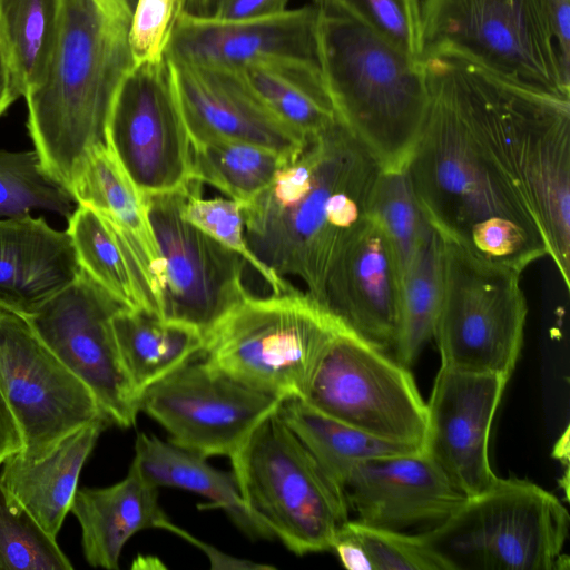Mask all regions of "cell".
<instances>
[{
  "label": "cell",
  "instance_id": "1",
  "mask_svg": "<svg viewBox=\"0 0 570 570\" xmlns=\"http://www.w3.org/2000/svg\"><path fill=\"white\" fill-rule=\"evenodd\" d=\"M422 62L429 107L405 164L421 210L444 240L521 274L549 255L541 226L483 137L454 58Z\"/></svg>",
  "mask_w": 570,
  "mask_h": 570
},
{
  "label": "cell",
  "instance_id": "2",
  "mask_svg": "<svg viewBox=\"0 0 570 570\" xmlns=\"http://www.w3.org/2000/svg\"><path fill=\"white\" fill-rule=\"evenodd\" d=\"M382 166L337 121L242 208L250 250L278 276L303 281L320 302L338 253L367 218Z\"/></svg>",
  "mask_w": 570,
  "mask_h": 570
},
{
  "label": "cell",
  "instance_id": "3",
  "mask_svg": "<svg viewBox=\"0 0 570 570\" xmlns=\"http://www.w3.org/2000/svg\"><path fill=\"white\" fill-rule=\"evenodd\" d=\"M130 18L129 9L110 0H62L46 72L23 96L33 149L69 191L90 154L107 146L111 105L134 66Z\"/></svg>",
  "mask_w": 570,
  "mask_h": 570
},
{
  "label": "cell",
  "instance_id": "4",
  "mask_svg": "<svg viewBox=\"0 0 570 570\" xmlns=\"http://www.w3.org/2000/svg\"><path fill=\"white\" fill-rule=\"evenodd\" d=\"M460 79L494 156L541 226L570 287V98L498 78L460 58Z\"/></svg>",
  "mask_w": 570,
  "mask_h": 570
},
{
  "label": "cell",
  "instance_id": "5",
  "mask_svg": "<svg viewBox=\"0 0 570 570\" xmlns=\"http://www.w3.org/2000/svg\"><path fill=\"white\" fill-rule=\"evenodd\" d=\"M315 9L320 66L340 121L382 167L405 165L429 107L422 59Z\"/></svg>",
  "mask_w": 570,
  "mask_h": 570
},
{
  "label": "cell",
  "instance_id": "6",
  "mask_svg": "<svg viewBox=\"0 0 570 570\" xmlns=\"http://www.w3.org/2000/svg\"><path fill=\"white\" fill-rule=\"evenodd\" d=\"M570 515L561 501L519 478H497L444 521L419 533L444 570L568 569Z\"/></svg>",
  "mask_w": 570,
  "mask_h": 570
},
{
  "label": "cell",
  "instance_id": "7",
  "mask_svg": "<svg viewBox=\"0 0 570 570\" xmlns=\"http://www.w3.org/2000/svg\"><path fill=\"white\" fill-rule=\"evenodd\" d=\"M345 332L325 307L294 287L266 298L247 296L206 335L200 355L253 389L304 399L325 353Z\"/></svg>",
  "mask_w": 570,
  "mask_h": 570
},
{
  "label": "cell",
  "instance_id": "8",
  "mask_svg": "<svg viewBox=\"0 0 570 570\" xmlns=\"http://www.w3.org/2000/svg\"><path fill=\"white\" fill-rule=\"evenodd\" d=\"M248 510L297 556L331 550L348 520L343 488L285 424L266 416L230 459Z\"/></svg>",
  "mask_w": 570,
  "mask_h": 570
},
{
  "label": "cell",
  "instance_id": "9",
  "mask_svg": "<svg viewBox=\"0 0 570 570\" xmlns=\"http://www.w3.org/2000/svg\"><path fill=\"white\" fill-rule=\"evenodd\" d=\"M422 57L449 53L533 90L570 98L535 0H421Z\"/></svg>",
  "mask_w": 570,
  "mask_h": 570
},
{
  "label": "cell",
  "instance_id": "10",
  "mask_svg": "<svg viewBox=\"0 0 570 570\" xmlns=\"http://www.w3.org/2000/svg\"><path fill=\"white\" fill-rule=\"evenodd\" d=\"M527 313L519 272L443 239L442 294L433 336L441 365L510 379L522 348Z\"/></svg>",
  "mask_w": 570,
  "mask_h": 570
},
{
  "label": "cell",
  "instance_id": "11",
  "mask_svg": "<svg viewBox=\"0 0 570 570\" xmlns=\"http://www.w3.org/2000/svg\"><path fill=\"white\" fill-rule=\"evenodd\" d=\"M302 400L373 438L424 450L428 405L409 367L351 331L332 343Z\"/></svg>",
  "mask_w": 570,
  "mask_h": 570
},
{
  "label": "cell",
  "instance_id": "12",
  "mask_svg": "<svg viewBox=\"0 0 570 570\" xmlns=\"http://www.w3.org/2000/svg\"><path fill=\"white\" fill-rule=\"evenodd\" d=\"M190 179L180 187L142 194L165 273L163 320L187 324L204 337L249 294L247 262L184 217Z\"/></svg>",
  "mask_w": 570,
  "mask_h": 570
},
{
  "label": "cell",
  "instance_id": "13",
  "mask_svg": "<svg viewBox=\"0 0 570 570\" xmlns=\"http://www.w3.org/2000/svg\"><path fill=\"white\" fill-rule=\"evenodd\" d=\"M284 400L253 389L204 357L184 363L146 389L139 409L169 441L206 459H232Z\"/></svg>",
  "mask_w": 570,
  "mask_h": 570
},
{
  "label": "cell",
  "instance_id": "14",
  "mask_svg": "<svg viewBox=\"0 0 570 570\" xmlns=\"http://www.w3.org/2000/svg\"><path fill=\"white\" fill-rule=\"evenodd\" d=\"M121 302L85 271L28 316L33 332L56 357L94 394L111 424H136L139 396L119 354L114 316Z\"/></svg>",
  "mask_w": 570,
  "mask_h": 570
},
{
  "label": "cell",
  "instance_id": "15",
  "mask_svg": "<svg viewBox=\"0 0 570 570\" xmlns=\"http://www.w3.org/2000/svg\"><path fill=\"white\" fill-rule=\"evenodd\" d=\"M0 392L22 434L20 455L29 461L45 458L78 429L107 419L91 391L41 342L26 318L3 309Z\"/></svg>",
  "mask_w": 570,
  "mask_h": 570
},
{
  "label": "cell",
  "instance_id": "16",
  "mask_svg": "<svg viewBox=\"0 0 570 570\" xmlns=\"http://www.w3.org/2000/svg\"><path fill=\"white\" fill-rule=\"evenodd\" d=\"M107 146L142 194L176 189L190 179L191 144L178 109L166 57L134 65L115 95Z\"/></svg>",
  "mask_w": 570,
  "mask_h": 570
},
{
  "label": "cell",
  "instance_id": "17",
  "mask_svg": "<svg viewBox=\"0 0 570 570\" xmlns=\"http://www.w3.org/2000/svg\"><path fill=\"white\" fill-rule=\"evenodd\" d=\"M509 377L441 365L428 405L424 451L466 497L497 480L489 440L494 414Z\"/></svg>",
  "mask_w": 570,
  "mask_h": 570
},
{
  "label": "cell",
  "instance_id": "18",
  "mask_svg": "<svg viewBox=\"0 0 570 570\" xmlns=\"http://www.w3.org/2000/svg\"><path fill=\"white\" fill-rule=\"evenodd\" d=\"M191 146L243 141L295 160L308 138L274 116L228 70L166 58Z\"/></svg>",
  "mask_w": 570,
  "mask_h": 570
},
{
  "label": "cell",
  "instance_id": "19",
  "mask_svg": "<svg viewBox=\"0 0 570 570\" xmlns=\"http://www.w3.org/2000/svg\"><path fill=\"white\" fill-rule=\"evenodd\" d=\"M401 292L396 254L367 216L335 258L318 303L350 331L386 352L396 341Z\"/></svg>",
  "mask_w": 570,
  "mask_h": 570
},
{
  "label": "cell",
  "instance_id": "20",
  "mask_svg": "<svg viewBox=\"0 0 570 570\" xmlns=\"http://www.w3.org/2000/svg\"><path fill=\"white\" fill-rule=\"evenodd\" d=\"M165 57L219 69L275 59L320 62L316 9L238 21L177 12Z\"/></svg>",
  "mask_w": 570,
  "mask_h": 570
},
{
  "label": "cell",
  "instance_id": "21",
  "mask_svg": "<svg viewBox=\"0 0 570 570\" xmlns=\"http://www.w3.org/2000/svg\"><path fill=\"white\" fill-rule=\"evenodd\" d=\"M343 490L356 520L396 531L430 529L466 499L424 450L364 460L351 470Z\"/></svg>",
  "mask_w": 570,
  "mask_h": 570
},
{
  "label": "cell",
  "instance_id": "22",
  "mask_svg": "<svg viewBox=\"0 0 570 570\" xmlns=\"http://www.w3.org/2000/svg\"><path fill=\"white\" fill-rule=\"evenodd\" d=\"M70 193L77 205L94 209L114 230L128 261L140 309L163 320L165 273L142 194L108 146L90 154Z\"/></svg>",
  "mask_w": 570,
  "mask_h": 570
},
{
  "label": "cell",
  "instance_id": "23",
  "mask_svg": "<svg viewBox=\"0 0 570 570\" xmlns=\"http://www.w3.org/2000/svg\"><path fill=\"white\" fill-rule=\"evenodd\" d=\"M80 272L67 230L30 214L0 218V309L27 318Z\"/></svg>",
  "mask_w": 570,
  "mask_h": 570
},
{
  "label": "cell",
  "instance_id": "24",
  "mask_svg": "<svg viewBox=\"0 0 570 570\" xmlns=\"http://www.w3.org/2000/svg\"><path fill=\"white\" fill-rule=\"evenodd\" d=\"M70 512L81 528L86 561L95 568L117 570L121 551L137 532L164 529L169 518L158 502V488L131 465L121 481L105 488H78Z\"/></svg>",
  "mask_w": 570,
  "mask_h": 570
},
{
  "label": "cell",
  "instance_id": "25",
  "mask_svg": "<svg viewBox=\"0 0 570 570\" xmlns=\"http://www.w3.org/2000/svg\"><path fill=\"white\" fill-rule=\"evenodd\" d=\"M110 424L99 419L78 429L38 461L17 453L3 462L0 482L49 535L57 538L70 511L81 469Z\"/></svg>",
  "mask_w": 570,
  "mask_h": 570
},
{
  "label": "cell",
  "instance_id": "26",
  "mask_svg": "<svg viewBox=\"0 0 570 570\" xmlns=\"http://www.w3.org/2000/svg\"><path fill=\"white\" fill-rule=\"evenodd\" d=\"M206 460L170 441L165 442L155 435L139 433L130 465L157 488H179L210 500L208 507L224 510L248 538L275 539L269 529L248 510L234 473L217 470Z\"/></svg>",
  "mask_w": 570,
  "mask_h": 570
},
{
  "label": "cell",
  "instance_id": "27",
  "mask_svg": "<svg viewBox=\"0 0 570 570\" xmlns=\"http://www.w3.org/2000/svg\"><path fill=\"white\" fill-rule=\"evenodd\" d=\"M225 70L274 116L307 138L340 121L318 61L275 59Z\"/></svg>",
  "mask_w": 570,
  "mask_h": 570
},
{
  "label": "cell",
  "instance_id": "28",
  "mask_svg": "<svg viewBox=\"0 0 570 570\" xmlns=\"http://www.w3.org/2000/svg\"><path fill=\"white\" fill-rule=\"evenodd\" d=\"M125 371L138 396L200 354L203 335L194 327L128 307L112 318Z\"/></svg>",
  "mask_w": 570,
  "mask_h": 570
},
{
  "label": "cell",
  "instance_id": "29",
  "mask_svg": "<svg viewBox=\"0 0 570 570\" xmlns=\"http://www.w3.org/2000/svg\"><path fill=\"white\" fill-rule=\"evenodd\" d=\"M277 412L342 488L351 470L364 460L420 450L373 438L315 410L302 399H285Z\"/></svg>",
  "mask_w": 570,
  "mask_h": 570
},
{
  "label": "cell",
  "instance_id": "30",
  "mask_svg": "<svg viewBox=\"0 0 570 570\" xmlns=\"http://www.w3.org/2000/svg\"><path fill=\"white\" fill-rule=\"evenodd\" d=\"M443 239L430 225L402 274L400 321L394 358L412 365L434 336L442 294Z\"/></svg>",
  "mask_w": 570,
  "mask_h": 570
},
{
  "label": "cell",
  "instance_id": "31",
  "mask_svg": "<svg viewBox=\"0 0 570 570\" xmlns=\"http://www.w3.org/2000/svg\"><path fill=\"white\" fill-rule=\"evenodd\" d=\"M288 161L243 141L215 140L191 146L190 179L217 188L243 206L258 196Z\"/></svg>",
  "mask_w": 570,
  "mask_h": 570
},
{
  "label": "cell",
  "instance_id": "32",
  "mask_svg": "<svg viewBox=\"0 0 570 570\" xmlns=\"http://www.w3.org/2000/svg\"><path fill=\"white\" fill-rule=\"evenodd\" d=\"M62 0H0V30L22 97L43 77Z\"/></svg>",
  "mask_w": 570,
  "mask_h": 570
},
{
  "label": "cell",
  "instance_id": "33",
  "mask_svg": "<svg viewBox=\"0 0 570 570\" xmlns=\"http://www.w3.org/2000/svg\"><path fill=\"white\" fill-rule=\"evenodd\" d=\"M67 233L81 269L125 306L140 309L128 261L107 222L94 209L77 205Z\"/></svg>",
  "mask_w": 570,
  "mask_h": 570
},
{
  "label": "cell",
  "instance_id": "34",
  "mask_svg": "<svg viewBox=\"0 0 570 570\" xmlns=\"http://www.w3.org/2000/svg\"><path fill=\"white\" fill-rule=\"evenodd\" d=\"M76 207L71 193L46 171L35 149H0V217L45 209L68 219Z\"/></svg>",
  "mask_w": 570,
  "mask_h": 570
},
{
  "label": "cell",
  "instance_id": "35",
  "mask_svg": "<svg viewBox=\"0 0 570 570\" xmlns=\"http://www.w3.org/2000/svg\"><path fill=\"white\" fill-rule=\"evenodd\" d=\"M367 216L386 235L403 274L429 226L405 165L381 168L371 195Z\"/></svg>",
  "mask_w": 570,
  "mask_h": 570
},
{
  "label": "cell",
  "instance_id": "36",
  "mask_svg": "<svg viewBox=\"0 0 570 570\" xmlns=\"http://www.w3.org/2000/svg\"><path fill=\"white\" fill-rule=\"evenodd\" d=\"M70 560L0 482V570H71Z\"/></svg>",
  "mask_w": 570,
  "mask_h": 570
},
{
  "label": "cell",
  "instance_id": "37",
  "mask_svg": "<svg viewBox=\"0 0 570 570\" xmlns=\"http://www.w3.org/2000/svg\"><path fill=\"white\" fill-rule=\"evenodd\" d=\"M314 7L358 24L413 59H422L421 0H314Z\"/></svg>",
  "mask_w": 570,
  "mask_h": 570
},
{
  "label": "cell",
  "instance_id": "38",
  "mask_svg": "<svg viewBox=\"0 0 570 570\" xmlns=\"http://www.w3.org/2000/svg\"><path fill=\"white\" fill-rule=\"evenodd\" d=\"M202 183L190 179V190L184 206V217L212 238L239 254L272 287L274 294L294 288L264 265L250 250L246 237L243 205L233 199L202 197Z\"/></svg>",
  "mask_w": 570,
  "mask_h": 570
},
{
  "label": "cell",
  "instance_id": "39",
  "mask_svg": "<svg viewBox=\"0 0 570 570\" xmlns=\"http://www.w3.org/2000/svg\"><path fill=\"white\" fill-rule=\"evenodd\" d=\"M343 528L360 546L368 570H444L420 534L412 535L350 519Z\"/></svg>",
  "mask_w": 570,
  "mask_h": 570
},
{
  "label": "cell",
  "instance_id": "40",
  "mask_svg": "<svg viewBox=\"0 0 570 570\" xmlns=\"http://www.w3.org/2000/svg\"><path fill=\"white\" fill-rule=\"evenodd\" d=\"M176 14V0H135L128 32L134 65L165 59Z\"/></svg>",
  "mask_w": 570,
  "mask_h": 570
},
{
  "label": "cell",
  "instance_id": "41",
  "mask_svg": "<svg viewBox=\"0 0 570 570\" xmlns=\"http://www.w3.org/2000/svg\"><path fill=\"white\" fill-rule=\"evenodd\" d=\"M563 70L570 75V0H535Z\"/></svg>",
  "mask_w": 570,
  "mask_h": 570
},
{
  "label": "cell",
  "instance_id": "42",
  "mask_svg": "<svg viewBox=\"0 0 570 570\" xmlns=\"http://www.w3.org/2000/svg\"><path fill=\"white\" fill-rule=\"evenodd\" d=\"M289 0H214L212 13L220 20L238 21L275 16L287 10Z\"/></svg>",
  "mask_w": 570,
  "mask_h": 570
},
{
  "label": "cell",
  "instance_id": "43",
  "mask_svg": "<svg viewBox=\"0 0 570 570\" xmlns=\"http://www.w3.org/2000/svg\"><path fill=\"white\" fill-rule=\"evenodd\" d=\"M164 530L174 532L175 534L184 538L188 542L193 543L197 548L202 549L203 552L208 557L210 561V568L212 569H273V566L268 564H261L255 563L249 560L238 559L235 557H232L229 554H226L224 552H220L216 548L206 544L202 542L200 540L196 539L181 528L175 525L169 520L165 527Z\"/></svg>",
  "mask_w": 570,
  "mask_h": 570
},
{
  "label": "cell",
  "instance_id": "44",
  "mask_svg": "<svg viewBox=\"0 0 570 570\" xmlns=\"http://www.w3.org/2000/svg\"><path fill=\"white\" fill-rule=\"evenodd\" d=\"M23 450L20 428L0 392V465Z\"/></svg>",
  "mask_w": 570,
  "mask_h": 570
},
{
  "label": "cell",
  "instance_id": "45",
  "mask_svg": "<svg viewBox=\"0 0 570 570\" xmlns=\"http://www.w3.org/2000/svg\"><path fill=\"white\" fill-rule=\"evenodd\" d=\"M21 97L22 92L14 76L0 30V117Z\"/></svg>",
  "mask_w": 570,
  "mask_h": 570
},
{
  "label": "cell",
  "instance_id": "46",
  "mask_svg": "<svg viewBox=\"0 0 570 570\" xmlns=\"http://www.w3.org/2000/svg\"><path fill=\"white\" fill-rule=\"evenodd\" d=\"M177 12H186L196 16H209L214 0H176Z\"/></svg>",
  "mask_w": 570,
  "mask_h": 570
},
{
  "label": "cell",
  "instance_id": "47",
  "mask_svg": "<svg viewBox=\"0 0 570 570\" xmlns=\"http://www.w3.org/2000/svg\"><path fill=\"white\" fill-rule=\"evenodd\" d=\"M553 458L560 460L562 463H569V428L564 430L563 434L560 435L559 440L556 442L553 451Z\"/></svg>",
  "mask_w": 570,
  "mask_h": 570
},
{
  "label": "cell",
  "instance_id": "48",
  "mask_svg": "<svg viewBox=\"0 0 570 570\" xmlns=\"http://www.w3.org/2000/svg\"><path fill=\"white\" fill-rule=\"evenodd\" d=\"M110 1H115V2H118L122 6H126L128 8H130L132 10L134 8V0H110Z\"/></svg>",
  "mask_w": 570,
  "mask_h": 570
}]
</instances>
